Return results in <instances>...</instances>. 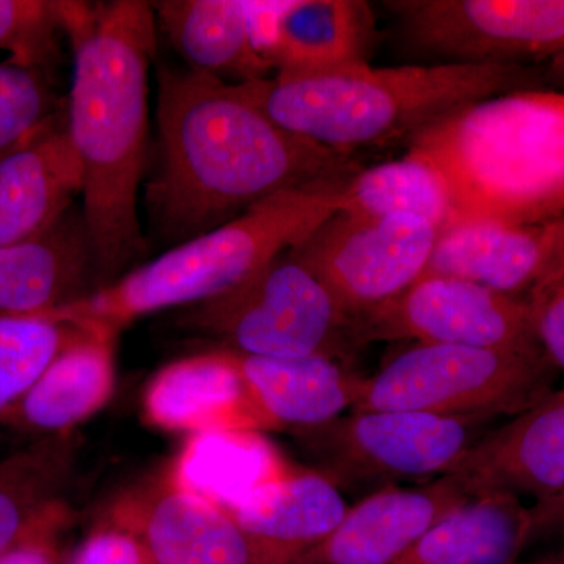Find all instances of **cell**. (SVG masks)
Segmentation results:
<instances>
[{
    "label": "cell",
    "instance_id": "obj_1",
    "mask_svg": "<svg viewBox=\"0 0 564 564\" xmlns=\"http://www.w3.org/2000/svg\"><path fill=\"white\" fill-rule=\"evenodd\" d=\"M161 169L148 187L159 232L187 242L276 193L361 172L352 155L276 124L239 85L163 68L158 99Z\"/></svg>",
    "mask_w": 564,
    "mask_h": 564
},
{
    "label": "cell",
    "instance_id": "obj_2",
    "mask_svg": "<svg viewBox=\"0 0 564 564\" xmlns=\"http://www.w3.org/2000/svg\"><path fill=\"white\" fill-rule=\"evenodd\" d=\"M74 51L66 129L84 170V225L104 280L144 250L137 195L147 163L148 69L158 50L139 0L55 2Z\"/></svg>",
    "mask_w": 564,
    "mask_h": 564
},
{
    "label": "cell",
    "instance_id": "obj_3",
    "mask_svg": "<svg viewBox=\"0 0 564 564\" xmlns=\"http://www.w3.org/2000/svg\"><path fill=\"white\" fill-rule=\"evenodd\" d=\"M536 80L527 65L437 63L276 74L237 85L281 128L352 155L359 148L410 141L473 104L538 90Z\"/></svg>",
    "mask_w": 564,
    "mask_h": 564
},
{
    "label": "cell",
    "instance_id": "obj_4",
    "mask_svg": "<svg viewBox=\"0 0 564 564\" xmlns=\"http://www.w3.org/2000/svg\"><path fill=\"white\" fill-rule=\"evenodd\" d=\"M408 143V152L447 182L454 226L564 217V93L496 96L448 115Z\"/></svg>",
    "mask_w": 564,
    "mask_h": 564
},
{
    "label": "cell",
    "instance_id": "obj_5",
    "mask_svg": "<svg viewBox=\"0 0 564 564\" xmlns=\"http://www.w3.org/2000/svg\"><path fill=\"white\" fill-rule=\"evenodd\" d=\"M350 181L318 182L276 193L234 220L46 314L117 337L143 315L221 295L299 247L336 212L345 209Z\"/></svg>",
    "mask_w": 564,
    "mask_h": 564
},
{
    "label": "cell",
    "instance_id": "obj_6",
    "mask_svg": "<svg viewBox=\"0 0 564 564\" xmlns=\"http://www.w3.org/2000/svg\"><path fill=\"white\" fill-rule=\"evenodd\" d=\"M544 352L415 344L362 378L351 411H411L494 421L524 413L554 392Z\"/></svg>",
    "mask_w": 564,
    "mask_h": 564
},
{
    "label": "cell",
    "instance_id": "obj_7",
    "mask_svg": "<svg viewBox=\"0 0 564 564\" xmlns=\"http://www.w3.org/2000/svg\"><path fill=\"white\" fill-rule=\"evenodd\" d=\"M176 323L221 340L228 350L267 358H337L350 345L347 315L291 251L231 291L188 306Z\"/></svg>",
    "mask_w": 564,
    "mask_h": 564
},
{
    "label": "cell",
    "instance_id": "obj_8",
    "mask_svg": "<svg viewBox=\"0 0 564 564\" xmlns=\"http://www.w3.org/2000/svg\"><path fill=\"white\" fill-rule=\"evenodd\" d=\"M489 422L411 411H351L291 433L336 488L369 496L400 481L425 484L451 474Z\"/></svg>",
    "mask_w": 564,
    "mask_h": 564
},
{
    "label": "cell",
    "instance_id": "obj_9",
    "mask_svg": "<svg viewBox=\"0 0 564 564\" xmlns=\"http://www.w3.org/2000/svg\"><path fill=\"white\" fill-rule=\"evenodd\" d=\"M440 236L423 218L343 209L289 251L323 282L351 322L413 285L425 273Z\"/></svg>",
    "mask_w": 564,
    "mask_h": 564
},
{
    "label": "cell",
    "instance_id": "obj_10",
    "mask_svg": "<svg viewBox=\"0 0 564 564\" xmlns=\"http://www.w3.org/2000/svg\"><path fill=\"white\" fill-rule=\"evenodd\" d=\"M348 340L351 347L413 340L543 352L525 300L443 274H422L395 299L352 318Z\"/></svg>",
    "mask_w": 564,
    "mask_h": 564
},
{
    "label": "cell",
    "instance_id": "obj_11",
    "mask_svg": "<svg viewBox=\"0 0 564 564\" xmlns=\"http://www.w3.org/2000/svg\"><path fill=\"white\" fill-rule=\"evenodd\" d=\"M404 43L441 63L525 65L564 54V0L384 2Z\"/></svg>",
    "mask_w": 564,
    "mask_h": 564
},
{
    "label": "cell",
    "instance_id": "obj_12",
    "mask_svg": "<svg viewBox=\"0 0 564 564\" xmlns=\"http://www.w3.org/2000/svg\"><path fill=\"white\" fill-rule=\"evenodd\" d=\"M107 518L140 538L152 564H263L231 514L166 475L115 500Z\"/></svg>",
    "mask_w": 564,
    "mask_h": 564
},
{
    "label": "cell",
    "instance_id": "obj_13",
    "mask_svg": "<svg viewBox=\"0 0 564 564\" xmlns=\"http://www.w3.org/2000/svg\"><path fill=\"white\" fill-rule=\"evenodd\" d=\"M470 499L454 475L415 488L386 486L348 508L339 525L292 564H392Z\"/></svg>",
    "mask_w": 564,
    "mask_h": 564
},
{
    "label": "cell",
    "instance_id": "obj_14",
    "mask_svg": "<svg viewBox=\"0 0 564 564\" xmlns=\"http://www.w3.org/2000/svg\"><path fill=\"white\" fill-rule=\"evenodd\" d=\"M473 497L510 494L534 503L564 488V388L485 433L451 474Z\"/></svg>",
    "mask_w": 564,
    "mask_h": 564
},
{
    "label": "cell",
    "instance_id": "obj_15",
    "mask_svg": "<svg viewBox=\"0 0 564 564\" xmlns=\"http://www.w3.org/2000/svg\"><path fill=\"white\" fill-rule=\"evenodd\" d=\"M564 267V217L534 225L464 223L441 234L423 274H443L514 299Z\"/></svg>",
    "mask_w": 564,
    "mask_h": 564
},
{
    "label": "cell",
    "instance_id": "obj_16",
    "mask_svg": "<svg viewBox=\"0 0 564 564\" xmlns=\"http://www.w3.org/2000/svg\"><path fill=\"white\" fill-rule=\"evenodd\" d=\"M84 192V170L61 115L0 159V247L52 231Z\"/></svg>",
    "mask_w": 564,
    "mask_h": 564
},
{
    "label": "cell",
    "instance_id": "obj_17",
    "mask_svg": "<svg viewBox=\"0 0 564 564\" xmlns=\"http://www.w3.org/2000/svg\"><path fill=\"white\" fill-rule=\"evenodd\" d=\"M143 413L150 425L163 432L263 433L242 375L226 348L163 367L144 392Z\"/></svg>",
    "mask_w": 564,
    "mask_h": 564
},
{
    "label": "cell",
    "instance_id": "obj_18",
    "mask_svg": "<svg viewBox=\"0 0 564 564\" xmlns=\"http://www.w3.org/2000/svg\"><path fill=\"white\" fill-rule=\"evenodd\" d=\"M228 350V348H226ZM263 432L322 425L352 410L362 378L326 355L267 358L232 351Z\"/></svg>",
    "mask_w": 564,
    "mask_h": 564
},
{
    "label": "cell",
    "instance_id": "obj_19",
    "mask_svg": "<svg viewBox=\"0 0 564 564\" xmlns=\"http://www.w3.org/2000/svg\"><path fill=\"white\" fill-rule=\"evenodd\" d=\"M115 336L87 329L41 375L3 430L31 437L62 436L109 402L115 388Z\"/></svg>",
    "mask_w": 564,
    "mask_h": 564
},
{
    "label": "cell",
    "instance_id": "obj_20",
    "mask_svg": "<svg viewBox=\"0 0 564 564\" xmlns=\"http://www.w3.org/2000/svg\"><path fill=\"white\" fill-rule=\"evenodd\" d=\"M343 492L318 473L289 474L228 510L263 564H292L339 525Z\"/></svg>",
    "mask_w": 564,
    "mask_h": 564
},
{
    "label": "cell",
    "instance_id": "obj_21",
    "mask_svg": "<svg viewBox=\"0 0 564 564\" xmlns=\"http://www.w3.org/2000/svg\"><path fill=\"white\" fill-rule=\"evenodd\" d=\"M91 270L84 220L68 214L44 236L0 247V313L46 314L84 299Z\"/></svg>",
    "mask_w": 564,
    "mask_h": 564
},
{
    "label": "cell",
    "instance_id": "obj_22",
    "mask_svg": "<svg viewBox=\"0 0 564 564\" xmlns=\"http://www.w3.org/2000/svg\"><path fill=\"white\" fill-rule=\"evenodd\" d=\"M375 20L362 0H291L270 63L278 74H317L369 65Z\"/></svg>",
    "mask_w": 564,
    "mask_h": 564
},
{
    "label": "cell",
    "instance_id": "obj_23",
    "mask_svg": "<svg viewBox=\"0 0 564 564\" xmlns=\"http://www.w3.org/2000/svg\"><path fill=\"white\" fill-rule=\"evenodd\" d=\"M289 474L262 433L215 430L191 434L165 475L181 491L228 511Z\"/></svg>",
    "mask_w": 564,
    "mask_h": 564
},
{
    "label": "cell",
    "instance_id": "obj_24",
    "mask_svg": "<svg viewBox=\"0 0 564 564\" xmlns=\"http://www.w3.org/2000/svg\"><path fill=\"white\" fill-rule=\"evenodd\" d=\"M529 507L484 494L441 519L392 564H516L524 554Z\"/></svg>",
    "mask_w": 564,
    "mask_h": 564
},
{
    "label": "cell",
    "instance_id": "obj_25",
    "mask_svg": "<svg viewBox=\"0 0 564 564\" xmlns=\"http://www.w3.org/2000/svg\"><path fill=\"white\" fill-rule=\"evenodd\" d=\"M158 11L192 70L243 84L267 79L273 69L252 50L243 0H169Z\"/></svg>",
    "mask_w": 564,
    "mask_h": 564
},
{
    "label": "cell",
    "instance_id": "obj_26",
    "mask_svg": "<svg viewBox=\"0 0 564 564\" xmlns=\"http://www.w3.org/2000/svg\"><path fill=\"white\" fill-rule=\"evenodd\" d=\"M76 459L74 433L33 441L0 459V554L65 502Z\"/></svg>",
    "mask_w": 564,
    "mask_h": 564
},
{
    "label": "cell",
    "instance_id": "obj_27",
    "mask_svg": "<svg viewBox=\"0 0 564 564\" xmlns=\"http://www.w3.org/2000/svg\"><path fill=\"white\" fill-rule=\"evenodd\" d=\"M345 210L369 217L423 218L443 234L455 223L454 203L443 174L408 152L400 161L362 169L348 182Z\"/></svg>",
    "mask_w": 564,
    "mask_h": 564
},
{
    "label": "cell",
    "instance_id": "obj_28",
    "mask_svg": "<svg viewBox=\"0 0 564 564\" xmlns=\"http://www.w3.org/2000/svg\"><path fill=\"white\" fill-rule=\"evenodd\" d=\"M85 332L50 314L0 313V432L52 361Z\"/></svg>",
    "mask_w": 564,
    "mask_h": 564
},
{
    "label": "cell",
    "instance_id": "obj_29",
    "mask_svg": "<svg viewBox=\"0 0 564 564\" xmlns=\"http://www.w3.org/2000/svg\"><path fill=\"white\" fill-rule=\"evenodd\" d=\"M61 115L51 76L0 63V159L32 139Z\"/></svg>",
    "mask_w": 564,
    "mask_h": 564
},
{
    "label": "cell",
    "instance_id": "obj_30",
    "mask_svg": "<svg viewBox=\"0 0 564 564\" xmlns=\"http://www.w3.org/2000/svg\"><path fill=\"white\" fill-rule=\"evenodd\" d=\"M62 32L54 2L44 0H0V50L10 62L51 76L61 61Z\"/></svg>",
    "mask_w": 564,
    "mask_h": 564
},
{
    "label": "cell",
    "instance_id": "obj_31",
    "mask_svg": "<svg viewBox=\"0 0 564 564\" xmlns=\"http://www.w3.org/2000/svg\"><path fill=\"white\" fill-rule=\"evenodd\" d=\"M525 302L541 350L564 372V267L538 284Z\"/></svg>",
    "mask_w": 564,
    "mask_h": 564
},
{
    "label": "cell",
    "instance_id": "obj_32",
    "mask_svg": "<svg viewBox=\"0 0 564 564\" xmlns=\"http://www.w3.org/2000/svg\"><path fill=\"white\" fill-rule=\"evenodd\" d=\"M69 564H152L140 538L106 518L74 552Z\"/></svg>",
    "mask_w": 564,
    "mask_h": 564
},
{
    "label": "cell",
    "instance_id": "obj_33",
    "mask_svg": "<svg viewBox=\"0 0 564 564\" xmlns=\"http://www.w3.org/2000/svg\"><path fill=\"white\" fill-rule=\"evenodd\" d=\"M73 522V508L58 503L28 536L0 554V564H63L61 536Z\"/></svg>",
    "mask_w": 564,
    "mask_h": 564
},
{
    "label": "cell",
    "instance_id": "obj_34",
    "mask_svg": "<svg viewBox=\"0 0 564 564\" xmlns=\"http://www.w3.org/2000/svg\"><path fill=\"white\" fill-rule=\"evenodd\" d=\"M289 2L291 0H243L252 50L270 66H272L270 58L276 44L281 18Z\"/></svg>",
    "mask_w": 564,
    "mask_h": 564
},
{
    "label": "cell",
    "instance_id": "obj_35",
    "mask_svg": "<svg viewBox=\"0 0 564 564\" xmlns=\"http://www.w3.org/2000/svg\"><path fill=\"white\" fill-rule=\"evenodd\" d=\"M551 538H564V488L555 496L529 507V547Z\"/></svg>",
    "mask_w": 564,
    "mask_h": 564
},
{
    "label": "cell",
    "instance_id": "obj_36",
    "mask_svg": "<svg viewBox=\"0 0 564 564\" xmlns=\"http://www.w3.org/2000/svg\"><path fill=\"white\" fill-rule=\"evenodd\" d=\"M527 564H564V549L558 552H554V554H549L543 556V558L534 560L532 563Z\"/></svg>",
    "mask_w": 564,
    "mask_h": 564
}]
</instances>
